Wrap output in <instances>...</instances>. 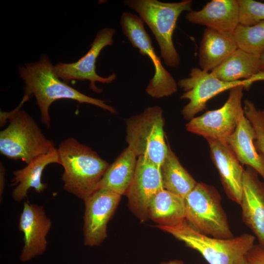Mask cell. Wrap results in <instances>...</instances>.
Returning <instances> with one entry per match:
<instances>
[{
  "mask_svg": "<svg viewBox=\"0 0 264 264\" xmlns=\"http://www.w3.org/2000/svg\"><path fill=\"white\" fill-rule=\"evenodd\" d=\"M19 74L24 81L25 95L33 94L39 107L41 121L47 128L50 127L49 109L54 101L67 99L80 103H88L99 107L111 113L116 112L106 101L87 96L62 82L56 73L49 58L42 56L38 62L25 63L19 68Z\"/></svg>",
  "mask_w": 264,
  "mask_h": 264,
  "instance_id": "6da1fadb",
  "label": "cell"
},
{
  "mask_svg": "<svg viewBox=\"0 0 264 264\" xmlns=\"http://www.w3.org/2000/svg\"><path fill=\"white\" fill-rule=\"evenodd\" d=\"M59 164L64 168V188L84 199L97 190L109 164L97 153L72 137L64 140L57 148Z\"/></svg>",
  "mask_w": 264,
  "mask_h": 264,
  "instance_id": "7a4b0ae2",
  "label": "cell"
},
{
  "mask_svg": "<svg viewBox=\"0 0 264 264\" xmlns=\"http://www.w3.org/2000/svg\"><path fill=\"white\" fill-rule=\"evenodd\" d=\"M28 98L24 97L18 108L4 113L9 124L0 132V153L10 159L21 160L26 164L56 148L53 142L43 133L35 120L20 109Z\"/></svg>",
  "mask_w": 264,
  "mask_h": 264,
  "instance_id": "3957f363",
  "label": "cell"
},
{
  "mask_svg": "<svg viewBox=\"0 0 264 264\" xmlns=\"http://www.w3.org/2000/svg\"><path fill=\"white\" fill-rule=\"evenodd\" d=\"M124 3L138 13L149 27L158 43L161 57L165 65L178 67L180 60L173 43V35L180 14L192 10V1L165 2L157 0H126Z\"/></svg>",
  "mask_w": 264,
  "mask_h": 264,
  "instance_id": "277c9868",
  "label": "cell"
},
{
  "mask_svg": "<svg viewBox=\"0 0 264 264\" xmlns=\"http://www.w3.org/2000/svg\"><path fill=\"white\" fill-rule=\"evenodd\" d=\"M157 226L197 251L209 264H235L255 244L253 235L245 233L230 239L216 238L200 233L185 219L175 224Z\"/></svg>",
  "mask_w": 264,
  "mask_h": 264,
  "instance_id": "5b68a950",
  "label": "cell"
},
{
  "mask_svg": "<svg viewBox=\"0 0 264 264\" xmlns=\"http://www.w3.org/2000/svg\"><path fill=\"white\" fill-rule=\"evenodd\" d=\"M184 201L185 220L196 230L216 238L234 237L215 187L198 182Z\"/></svg>",
  "mask_w": 264,
  "mask_h": 264,
  "instance_id": "8992f818",
  "label": "cell"
},
{
  "mask_svg": "<svg viewBox=\"0 0 264 264\" xmlns=\"http://www.w3.org/2000/svg\"><path fill=\"white\" fill-rule=\"evenodd\" d=\"M126 124L128 147L136 156H143L160 168L168 151L161 108H146L139 114L126 119Z\"/></svg>",
  "mask_w": 264,
  "mask_h": 264,
  "instance_id": "52a82bcc",
  "label": "cell"
},
{
  "mask_svg": "<svg viewBox=\"0 0 264 264\" xmlns=\"http://www.w3.org/2000/svg\"><path fill=\"white\" fill-rule=\"evenodd\" d=\"M261 80H264V71L248 79L227 82L216 78L210 72L193 68L188 77L177 82V85L184 91L180 98L189 101L183 107L182 114L184 119L190 120L204 110L208 101L218 94L241 85L245 86V89L249 88L253 83Z\"/></svg>",
  "mask_w": 264,
  "mask_h": 264,
  "instance_id": "ba28073f",
  "label": "cell"
},
{
  "mask_svg": "<svg viewBox=\"0 0 264 264\" xmlns=\"http://www.w3.org/2000/svg\"><path fill=\"white\" fill-rule=\"evenodd\" d=\"M144 21L136 15L129 12H124L120 18V24L124 34L132 46L138 49L143 55L149 56L154 67V74L150 80L146 91L153 98L169 96L177 90V83L162 66L152 44L150 36L146 32Z\"/></svg>",
  "mask_w": 264,
  "mask_h": 264,
  "instance_id": "9c48e42d",
  "label": "cell"
},
{
  "mask_svg": "<svg viewBox=\"0 0 264 264\" xmlns=\"http://www.w3.org/2000/svg\"><path fill=\"white\" fill-rule=\"evenodd\" d=\"M243 89H245V86L241 85L230 89L228 97L222 107L193 118L186 124V130L206 139L227 143L244 114L242 105Z\"/></svg>",
  "mask_w": 264,
  "mask_h": 264,
  "instance_id": "30bf717a",
  "label": "cell"
},
{
  "mask_svg": "<svg viewBox=\"0 0 264 264\" xmlns=\"http://www.w3.org/2000/svg\"><path fill=\"white\" fill-rule=\"evenodd\" d=\"M115 30L105 28L100 30L90 44L89 51L77 62L72 63H59L54 66L58 77L68 83L72 80L90 81L89 88L94 92L101 93L102 90L95 85V82L109 84L113 81L116 75L113 73L108 77H103L96 72L97 58L102 50L113 44V37Z\"/></svg>",
  "mask_w": 264,
  "mask_h": 264,
  "instance_id": "8fae6325",
  "label": "cell"
},
{
  "mask_svg": "<svg viewBox=\"0 0 264 264\" xmlns=\"http://www.w3.org/2000/svg\"><path fill=\"white\" fill-rule=\"evenodd\" d=\"M121 196L110 190L99 189L84 199V240L86 246L99 245L107 237L108 222Z\"/></svg>",
  "mask_w": 264,
  "mask_h": 264,
  "instance_id": "7c38bea8",
  "label": "cell"
},
{
  "mask_svg": "<svg viewBox=\"0 0 264 264\" xmlns=\"http://www.w3.org/2000/svg\"><path fill=\"white\" fill-rule=\"evenodd\" d=\"M163 189L160 168L143 156L138 157L134 176L126 195L130 210L141 221L149 219L150 203Z\"/></svg>",
  "mask_w": 264,
  "mask_h": 264,
  "instance_id": "4fadbf2b",
  "label": "cell"
},
{
  "mask_svg": "<svg viewBox=\"0 0 264 264\" xmlns=\"http://www.w3.org/2000/svg\"><path fill=\"white\" fill-rule=\"evenodd\" d=\"M51 226L43 206L24 202L19 223V230L24 234V246L20 257L22 262L29 261L44 252Z\"/></svg>",
  "mask_w": 264,
  "mask_h": 264,
  "instance_id": "5bb4252c",
  "label": "cell"
},
{
  "mask_svg": "<svg viewBox=\"0 0 264 264\" xmlns=\"http://www.w3.org/2000/svg\"><path fill=\"white\" fill-rule=\"evenodd\" d=\"M240 205L243 222L264 247V181L251 167L244 169Z\"/></svg>",
  "mask_w": 264,
  "mask_h": 264,
  "instance_id": "9a60e30c",
  "label": "cell"
},
{
  "mask_svg": "<svg viewBox=\"0 0 264 264\" xmlns=\"http://www.w3.org/2000/svg\"><path fill=\"white\" fill-rule=\"evenodd\" d=\"M211 159L217 169L222 185L230 199L240 204L244 169L227 144L206 139Z\"/></svg>",
  "mask_w": 264,
  "mask_h": 264,
  "instance_id": "2e32d148",
  "label": "cell"
},
{
  "mask_svg": "<svg viewBox=\"0 0 264 264\" xmlns=\"http://www.w3.org/2000/svg\"><path fill=\"white\" fill-rule=\"evenodd\" d=\"M185 19L219 31L234 33L240 24L238 0H212L199 10L187 12Z\"/></svg>",
  "mask_w": 264,
  "mask_h": 264,
  "instance_id": "e0dca14e",
  "label": "cell"
},
{
  "mask_svg": "<svg viewBox=\"0 0 264 264\" xmlns=\"http://www.w3.org/2000/svg\"><path fill=\"white\" fill-rule=\"evenodd\" d=\"M256 138V131L244 113L226 144L239 162L253 169L264 181V156L256 150L254 144Z\"/></svg>",
  "mask_w": 264,
  "mask_h": 264,
  "instance_id": "ac0fdd59",
  "label": "cell"
},
{
  "mask_svg": "<svg viewBox=\"0 0 264 264\" xmlns=\"http://www.w3.org/2000/svg\"><path fill=\"white\" fill-rule=\"evenodd\" d=\"M238 48L234 33L206 28L199 48V68L211 72Z\"/></svg>",
  "mask_w": 264,
  "mask_h": 264,
  "instance_id": "d6986e66",
  "label": "cell"
},
{
  "mask_svg": "<svg viewBox=\"0 0 264 264\" xmlns=\"http://www.w3.org/2000/svg\"><path fill=\"white\" fill-rule=\"evenodd\" d=\"M52 163L59 164L56 148L35 158L25 167L15 171L12 179V185L16 186L12 192L13 199L21 201L26 197L30 188H34L38 193L44 191L47 185L42 181V174L44 169Z\"/></svg>",
  "mask_w": 264,
  "mask_h": 264,
  "instance_id": "ffe728a7",
  "label": "cell"
},
{
  "mask_svg": "<svg viewBox=\"0 0 264 264\" xmlns=\"http://www.w3.org/2000/svg\"><path fill=\"white\" fill-rule=\"evenodd\" d=\"M261 71L260 55L237 48L210 73L221 80L234 82L250 79Z\"/></svg>",
  "mask_w": 264,
  "mask_h": 264,
  "instance_id": "44dd1931",
  "label": "cell"
},
{
  "mask_svg": "<svg viewBox=\"0 0 264 264\" xmlns=\"http://www.w3.org/2000/svg\"><path fill=\"white\" fill-rule=\"evenodd\" d=\"M135 154L127 147L104 173L97 189H104L121 196L126 195L135 171Z\"/></svg>",
  "mask_w": 264,
  "mask_h": 264,
  "instance_id": "7402d4cb",
  "label": "cell"
},
{
  "mask_svg": "<svg viewBox=\"0 0 264 264\" xmlns=\"http://www.w3.org/2000/svg\"><path fill=\"white\" fill-rule=\"evenodd\" d=\"M160 172L163 188L184 199L198 183L181 165L169 145Z\"/></svg>",
  "mask_w": 264,
  "mask_h": 264,
  "instance_id": "603a6c76",
  "label": "cell"
},
{
  "mask_svg": "<svg viewBox=\"0 0 264 264\" xmlns=\"http://www.w3.org/2000/svg\"><path fill=\"white\" fill-rule=\"evenodd\" d=\"M149 217L158 225H169L185 219L184 199L164 189L153 198L149 209Z\"/></svg>",
  "mask_w": 264,
  "mask_h": 264,
  "instance_id": "cb8c5ba5",
  "label": "cell"
},
{
  "mask_svg": "<svg viewBox=\"0 0 264 264\" xmlns=\"http://www.w3.org/2000/svg\"><path fill=\"white\" fill-rule=\"evenodd\" d=\"M234 35L238 48L257 55L264 52V21L252 25L239 24Z\"/></svg>",
  "mask_w": 264,
  "mask_h": 264,
  "instance_id": "d4e9b609",
  "label": "cell"
},
{
  "mask_svg": "<svg viewBox=\"0 0 264 264\" xmlns=\"http://www.w3.org/2000/svg\"><path fill=\"white\" fill-rule=\"evenodd\" d=\"M240 24L252 25L264 21V3L253 0H237Z\"/></svg>",
  "mask_w": 264,
  "mask_h": 264,
  "instance_id": "484cf974",
  "label": "cell"
},
{
  "mask_svg": "<svg viewBox=\"0 0 264 264\" xmlns=\"http://www.w3.org/2000/svg\"><path fill=\"white\" fill-rule=\"evenodd\" d=\"M243 104L244 114L256 131L255 147L258 152L264 156V128L261 110L257 109L254 104L249 100H245Z\"/></svg>",
  "mask_w": 264,
  "mask_h": 264,
  "instance_id": "4316f807",
  "label": "cell"
},
{
  "mask_svg": "<svg viewBox=\"0 0 264 264\" xmlns=\"http://www.w3.org/2000/svg\"><path fill=\"white\" fill-rule=\"evenodd\" d=\"M245 257L249 264H264V247L254 244Z\"/></svg>",
  "mask_w": 264,
  "mask_h": 264,
  "instance_id": "83f0119b",
  "label": "cell"
},
{
  "mask_svg": "<svg viewBox=\"0 0 264 264\" xmlns=\"http://www.w3.org/2000/svg\"><path fill=\"white\" fill-rule=\"evenodd\" d=\"M5 169L3 165V164L0 163V201L2 199V196L3 194V188L4 187V182H5Z\"/></svg>",
  "mask_w": 264,
  "mask_h": 264,
  "instance_id": "f1b7e54d",
  "label": "cell"
},
{
  "mask_svg": "<svg viewBox=\"0 0 264 264\" xmlns=\"http://www.w3.org/2000/svg\"><path fill=\"white\" fill-rule=\"evenodd\" d=\"M160 264H184V263L181 260H174L167 262H162Z\"/></svg>",
  "mask_w": 264,
  "mask_h": 264,
  "instance_id": "f546056e",
  "label": "cell"
},
{
  "mask_svg": "<svg viewBox=\"0 0 264 264\" xmlns=\"http://www.w3.org/2000/svg\"><path fill=\"white\" fill-rule=\"evenodd\" d=\"M260 67L261 71H264V52L260 55Z\"/></svg>",
  "mask_w": 264,
  "mask_h": 264,
  "instance_id": "4dcf8cb0",
  "label": "cell"
},
{
  "mask_svg": "<svg viewBox=\"0 0 264 264\" xmlns=\"http://www.w3.org/2000/svg\"><path fill=\"white\" fill-rule=\"evenodd\" d=\"M235 264H249L246 260L245 257L240 259Z\"/></svg>",
  "mask_w": 264,
  "mask_h": 264,
  "instance_id": "1f68e13d",
  "label": "cell"
},
{
  "mask_svg": "<svg viewBox=\"0 0 264 264\" xmlns=\"http://www.w3.org/2000/svg\"><path fill=\"white\" fill-rule=\"evenodd\" d=\"M261 113L262 116V118L263 122L264 128V110H261Z\"/></svg>",
  "mask_w": 264,
  "mask_h": 264,
  "instance_id": "d6a6232c",
  "label": "cell"
}]
</instances>
